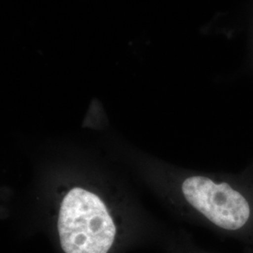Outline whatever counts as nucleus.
Segmentation results:
<instances>
[{
  "label": "nucleus",
  "instance_id": "f257e3e1",
  "mask_svg": "<svg viewBox=\"0 0 253 253\" xmlns=\"http://www.w3.org/2000/svg\"><path fill=\"white\" fill-rule=\"evenodd\" d=\"M57 227L66 253H107L117 232L102 200L81 188H74L65 196Z\"/></svg>",
  "mask_w": 253,
  "mask_h": 253
},
{
  "label": "nucleus",
  "instance_id": "f03ea898",
  "mask_svg": "<svg viewBox=\"0 0 253 253\" xmlns=\"http://www.w3.org/2000/svg\"><path fill=\"white\" fill-rule=\"evenodd\" d=\"M182 193L193 208L224 231L238 232L250 220V204L228 183L217 184L208 177L194 175L184 180Z\"/></svg>",
  "mask_w": 253,
  "mask_h": 253
}]
</instances>
